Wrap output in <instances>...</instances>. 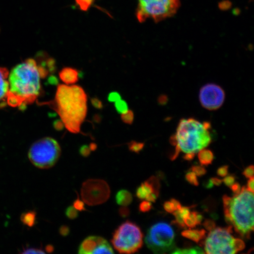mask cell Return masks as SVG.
<instances>
[{
  "label": "cell",
  "instance_id": "cell-44",
  "mask_svg": "<svg viewBox=\"0 0 254 254\" xmlns=\"http://www.w3.org/2000/svg\"><path fill=\"white\" fill-rule=\"evenodd\" d=\"M246 189L250 192H254V177L251 178L247 182Z\"/></svg>",
  "mask_w": 254,
  "mask_h": 254
},
{
  "label": "cell",
  "instance_id": "cell-49",
  "mask_svg": "<svg viewBox=\"0 0 254 254\" xmlns=\"http://www.w3.org/2000/svg\"><path fill=\"white\" fill-rule=\"evenodd\" d=\"M45 250L48 253H52L55 251V247L53 245H47Z\"/></svg>",
  "mask_w": 254,
  "mask_h": 254
},
{
  "label": "cell",
  "instance_id": "cell-17",
  "mask_svg": "<svg viewBox=\"0 0 254 254\" xmlns=\"http://www.w3.org/2000/svg\"><path fill=\"white\" fill-rule=\"evenodd\" d=\"M198 158L201 166H208L213 161L214 155L212 151L204 148L198 151Z\"/></svg>",
  "mask_w": 254,
  "mask_h": 254
},
{
  "label": "cell",
  "instance_id": "cell-8",
  "mask_svg": "<svg viewBox=\"0 0 254 254\" xmlns=\"http://www.w3.org/2000/svg\"><path fill=\"white\" fill-rule=\"evenodd\" d=\"M61 152V147L55 139L45 137L31 145L28 158L34 166L40 169H48L57 163Z\"/></svg>",
  "mask_w": 254,
  "mask_h": 254
},
{
  "label": "cell",
  "instance_id": "cell-16",
  "mask_svg": "<svg viewBox=\"0 0 254 254\" xmlns=\"http://www.w3.org/2000/svg\"><path fill=\"white\" fill-rule=\"evenodd\" d=\"M117 204L122 206L129 205L132 201V196L128 190H119L116 195Z\"/></svg>",
  "mask_w": 254,
  "mask_h": 254
},
{
  "label": "cell",
  "instance_id": "cell-53",
  "mask_svg": "<svg viewBox=\"0 0 254 254\" xmlns=\"http://www.w3.org/2000/svg\"><path fill=\"white\" fill-rule=\"evenodd\" d=\"M90 147L91 151H94L96 150V149L97 148V145L94 142L91 143L90 147Z\"/></svg>",
  "mask_w": 254,
  "mask_h": 254
},
{
  "label": "cell",
  "instance_id": "cell-50",
  "mask_svg": "<svg viewBox=\"0 0 254 254\" xmlns=\"http://www.w3.org/2000/svg\"><path fill=\"white\" fill-rule=\"evenodd\" d=\"M92 103L93 104L95 107L97 108H100V106H102L100 101L97 99H93V101H92Z\"/></svg>",
  "mask_w": 254,
  "mask_h": 254
},
{
  "label": "cell",
  "instance_id": "cell-25",
  "mask_svg": "<svg viewBox=\"0 0 254 254\" xmlns=\"http://www.w3.org/2000/svg\"><path fill=\"white\" fill-rule=\"evenodd\" d=\"M134 113L131 110L127 111L126 113L122 114V119L123 122L127 125H131L134 121Z\"/></svg>",
  "mask_w": 254,
  "mask_h": 254
},
{
  "label": "cell",
  "instance_id": "cell-43",
  "mask_svg": "<svg viewBox=\"0 0 254 254\" xmlns=\"http://www.w3.org/2000/svg\"><path fill=\"white\" fill-rule=\"evenodd\" d=\"M53 126L57 131H61L64 128V125L62 120H56L54 122Z\"/></svg>",
  "mask_w": 254,
  "mask_h": 254
},
{
  "label": "cell",
  "instance_id": "cell-15",
  "mask_svg": "<svg viewBox=\"0 0 254 254\" xmlns=\"http://www.w3.org/2000/svg\"><path fill=\"white\" fill-rule=\"evenodd\" d=\"M182 236L187 239L194 241L198 243L206 237V231L204 230H185L182 233Z\"/></svg>",
  "mask_w": 254,
  "mask_h": 254
},
{
  "label": "cell",
  "instance_id": "cell-42",
  "mask_svg": "<svg viewBox=\"0 0 254 254\" xmlns=\"http://www.w3.org/2000/svg\"><path fill=\"white\" fill-rule=\"evenodd\" d=\"M121 99L120 95L119 93H111L109 96V100L111 101V102H116L117 101H118Z\"/></svg>",
  "mask_w": 254,
  "mask_h": 254
},
{
  "label": "cell",
  "instance_id": "cell-10",
  "mask_svg": "<svg viewBox=\"0 0 254 254\" xmlns=\"http://www.w3.org/2000/svg\"><path fill=\"white\" fill-rule=\"evenodd\" d=\"M111 190L109 184L103 180H88L82 184L81 195L88 205H100L109 199Z\"/></svg>",
  "mask_w": 254,
  "mask_h": 254
},
{
  "label": "cell",
  "instance_id": "cell-33",
  "mask_svg": "<svg viewBox=\"0 0 254 254\" xmlns=\"http://www.w3.org/2000/svg\"><path fill=\"white\" fill-rule=\"evenodd\" d=\"M203 225L205 227V229L207 231H211L213 230L216 228V224L214 220H211V219H208L206 220Z\"/></svg>",
  "mask_w": 254,
  "mask_h": 254
},
{
  "label": "cell",
  "instance_id": "cell-19",
  "mask_svg": "<svg viewBox=\"0 0 254 254\" xmlns=\"http://www.w3.org/2000/svg\"><path fill=\"white\" fill-rule=\"evenodd\" d=\"M152 192H153V190H152L151 186L145 182L141 184V185L136 190V196L139 199H144L149 193Z\"/></svg>",
  "mask_w": 254,
  "mask_h": 254
},
{
  "label": "cell",
  "instance_id": "cell-27",
  "mask_svg": "<svg viewBox=\"0 0 254 254\" xmlns=\"http://www.w3.org/2000/svg\"><path fill=\"white\" fill-rule=\"evenodd\" d=\"M65 215L69 220H74L78 217V212L74 206H69L66 209Z\"/></svg>",
  "mask_w": 254,
  "mask_h": 254
},
{
  "label": "cell",
  "instance_id": "cell-13",
  "mask_svg": "<svg viewBox=\"0 0 254 254\" xmlns=\"http://www.w3.org/2000/svg\"><path fill=\"white\" fill-rule=\"evenodd\" d=\"M9 72L5 67H0V102L6 103V97L8 94L9 86L8 80Z\"/></svg>",
  "mask_w": 254,
  "mask_h": 254
},
{
  "label": "cell",
  "instance_id": "cell-21",
  "mask_svg": "<svg viewBox=\"0 0 254 254\" xmlns=\"http://www.w3.org/2000/svg\"><path fill=\"white\" fill-rule=\"evenodd\" d=\"M172 254H204L203 250L198 247L187 248V249H176L173 251Z\"/></svg>",
  "mask_w": 254,
  "mask_h": 254
},
{
  "label": "cell",
  "instance_id": "cell-34",
  "mask_svg": "<svg viewBox=\"0 0 254 254\" xmlns=\"http://www.w3.org/2000/svg\"><path fill=\"white\" fill-rule=\"evenodd\" d=\"M91 151L90 147H89L87 145L81 146L79 150V154L84 157H88L90 156V155L91 154Z\"/></svg>",
  "mask_w": 254,
  "mask_h": 254
},
{
  "label": "cell",
  "instance_id": "cell-37",
  "mask_svg": "<svg viewBox=\"0 0 254 254\" xmlns=\"http://www.w3.org/2000/svg\"><path fill=\"white\" fill-rule=\"evenodd\" d=\"M119 214L120 217L122 218H127L129 217L130 214V210L126 206H122L119 209Z\"/></svg>",
  "mask_w": 254,
  "mask_h": 254
},
{
  "label": "cell",
  "instance_id": "cell-24",
  "mask_svg": "<svg viewBox=\"0 0 254 254\" xmlns=\"http://www.w3.org/2000/svg\"><path fill=\"white\" fill-rule=\"evenodd\" d=\"M115 103L116 110L117 111H118L119 113L123 114L129 110L128 105H127V103L125 101L120 99L118 101H117Z\"/></svg>",
  "mask_w": 254,
  "mask_h": 254
},
{
  "label": "cell",
  "instance_id": "cell-7",
  "mask_svg": "<svg viewBox=\"0 0 254 254\" xmlns=\"http://www.w3.org/2000/svg\"><path fill=\"white\" fill-rule=\"evenodd\" d=\"M111 243L120 254L135 253L143 246L142 232L137 225L127 221L114 231Z\"/></svg>",
  "mask_w": 254,
  "mask_h": 254
},
{
  "label": "cell",
  "instance_id": "cell-30",
  "mask_svg": "<svg viewBox=\"0 0 254 254\" xmlns=\"http://www.w3.org/2000/svg\"><path fill=\"white\" fill-rule=\"evenodd\" d=\"M22 254H46L45 252L41 249H37V248H27V249H23V252H21Z\"/></svg>",
  "mask_w": 254,
  "mask_h": 254
},
{
  "label": "cell",
  "instance_id": "cell-52",
  "mask_svg": "<svg viewBox=\"0 0 254 254\" xmlns=\"http://www.w3.org/2000/svg\"><path fill=\"white\" fill-rule=\"evenodd\" d=\"M204 186L206 189H211L214 185L212 184L211 180L209 179L207 182L204 184Z\"/></svg>",
  "mask_w": 254,
  "mask_h": 254
},
{
  "label": "cell",
  "instance_id": "cell-41",
  "mask_svg": "<svg viewBox=\"0 0 254 254\" xmlns=\"http://www.w3.org/2000/svg\"><path fill=\"white\" fill-rule=\"evenodd\" d=\"M230 188L231 189V190H233L234 195L238 194L241 190L240 184L238 183H234Z\"/></svg>",
  "mask_w": 254,
  "mask_h": 254
},
{
  "label": "cell",
  "instance_id": "cell-35",
  "mask_svg": "<svg viewBox=\"0 0 254 254\" xmlns=\"http://www.w3.org/2000/svg\"><path fill=\"white\" fill-rule=\"evenodd\" d=\"M254 166H250L245 168L243 172V175L244 177L247 178L248 179H251V178L254 177Z\"/></svg>",
  "mask_w": 254,
  "mask_h": 254
},
{
  "label": "cell",
  "instance_id": "cell-46",
  "mask_svg": "<svg viewBox=\"0 0 254 254\" xmlns=\"http://www.w3.org/2000/svg\"><path fill=\"white\" fill-rule=\"evenodd\" d=\"M170 201L173 203L175 211L178 210V209H180L182 207V204H181V203L178 201V200L173 198L171 199Z\"/></svg>",
  "mask_w": 254,
  "mask_h": 254
},
{
  "label": "cell",
  "instance_id": "cell-11",
  "mask_svg": "<svg viewBox=\"0 0 254 254\" xmlns=\"http://www.w3.org/2000/svg\"><path fill=\"white\" fill-rule=\"evenodd\" d=\"M200 103L204 109L217 110L223 105L225 99V92L220 86L215 84L204 85L199 94Z\"/></svg>",
  "mask_w": 254,
  "mask_h": 254
},
{
  "label": "cell",
  "instance_id": "cell-51",
  "mask_svg": "<svg viewBox=\"0 0 254 254\" xmlns=\"http://www.w3.org/2000/svg\"><path fill=\"white\" fill-rule=\"evenodd\" d=\"M196 220H197L198 225L201 224L203 220V216L198 212L197 214H196Z\"/></svg>",
  "mask_w": 254,
  "mask_h": 254
},
{
  "label": "cell",
  "instance_id": "cell-23",
  "mask_svg": "<svg viewBox=\"0 0 254 254\" xmlns=\"http://www.w3.org/2000/svg\"><path fill=\"white\" fill-rule=\"evenodd\" d=\"M128 148L129 151L138 154L144 147V142H139L132 141L128 143Z\"/></svg>",
  "mask_w": 254,
  "mask_h": 254
},
{
  "label": "cell",
  "instance_id": "cell-14",
  "mask_svg": "<svg viewBox=\"0 0 254 254\" xmlns=\"http://www.w3.org/2000/svg\"><path fill=\"white\" fill-rule=\"evenodd\" d=\"M60 79L66 85H73L79 79V74L77 69L66 67L63 68L59 73Z\"/></svg>",
  "mask_w": 254,
  "mask_h": 254
},
{
  "label": "cell",
  "instance_id": "cell-36",
  "mask_svg": "<svg viewBox=\"0 0 254 254\" xmlns=\"http://www.w3.org/2000/svg\"><path fill=\"white\" fill-rule=\"evenodd\" d=\"M178 212L181 217H182L183 220L188 217L190 213V208L189 207H187V206H184V207H182L180 209H178Z\"/></svg>",
  "mask_w": 254,
  "mask_h": 254
},
{
  "label": "cell",
  "instance_id": "cell-48",
  "mask_svg": "<svg viewBox=\"0 0 254 254\" xmlns=\"http://www.w3.org/2000/svg\"><path fill=\"white\" fill-rule=\"evenodd\" d=\"M195 153H193V152H190V153H186L183 158L186 161H191L195 157Z\"/></svg>",
  "mask_w": 254,
  "mask_h": 254
},
{
  "label": "cell",
  "instance_id": "cell-20",
  "mask_svg": "<svg viewBox=\"0 0 254 254\" xmlns=\"http://www.w3.org/2000/svg\"><path fill=\"white\" fill-rule=\"evenodd\" d=\"M146 182L150 184L151 186L152 190H153V193H155L157 196H159V193H160L161 188V184L159 178L155 176H151L146 181Z\"/></svg>",
  "mask_w": 254,
  "mask_h": 254
},
{
  "label": "cell",
  "instance_id": "cell-2",
  "mask_svg": "<svg viewBox=\"0 0 254 254\" xmlns=\"http://www.w3.org/2000/svg\"><path fill=\"white\" fill-rule=\"evenodd\" d=\"M48 70L38 65L36 60L28 59L12 69L8 76L9 93L20 101V110L33 104L41 90V78L47 77Z\"/></svg>",
  "mask_w": 254,
  "mask_h": 254
},
{
  "label": "cell",
  "instance_id": "cell-32",
  "mask_svg": "<svg viewBox=\"0 0 254 254\" xmlns=\"http://www.w3.org/2000/svg\"><path fill=\"white\" fill-rule=\"evenodd\" d=\"M73 206L79 211H86V208L85 207L84 202L82 201L80 199L78 198L73 203Z\"/></svg>",
  "mask_w": 254,
  "mask_h": 254
},
{
  "label": "cell",
  "instance_id": "cell-26",
  "mask_svg": "<svg viewBox=\"0 0 254 254\" xmlns=\"http://www.w3.org/2000/svg\"><path fill=\"white\" fill-rule=\"evenodd\" d=\"M186 180L187 181V182H189L192 186H199L197 177H196V175L192 172V171H190V172H189L186 175Z\"/></svg>",
  "mask_w": 254,
  "mask_h": 254
},
{
  "label": "cell",
  "instance_id": "cell-4",
  "mask_svg": "<svg viewBox=\"0 0 254 254\" xmlns=\"http://www.w3.org/2000/svg\"><path fill=\"white\" fill-rule=\"evenodd\" d=\"M210 123L200 122L194 119H183L180 121L175 134L178 147L185 153L196 152L204 149L212 141L209 129Z\"/></svg>",
  "mask_w": 254,
  "mask_h": 254
},
{
  "label": "cell",
  "instance_id": "cell-29",
  "mask_svg": "<svg viewBox=\"0 0 254 254\" xmlns=\"http://www.w3.org/2000/svg\"><path fill=\"white\" fill-rule=\"evenodd\" d=\"M152 207V205L151 202L143 201L139 204V210L142 212H147L150 211Z\"/></svg>",
  "mask_w": 254,
  "mask_h": 254
},
{
  "label": "cell",
  "instance_id": "cell-40",
  "mask_svg": "<svg viewBox=\"0 0 254 254\" xmlns=\"http://www.w3.org/2000/svg\"><path fill=\"white\" fill-rule=\"evenodd\" d=\"M69 232H70V229H69L67 225H62L59 228V233L63 237L68 236Z\"/></svg>",
  "mask_w": 254,
  "mask_h": 254
},
{
  "label": "cell",
  "instance_id": "cell-1",
  "mask_svg": "<svg viewBox=\"0 0 254 254\" xmlns=\"http://www.w3.org/2000/svg\"><path fill=\"white\" fill-rule=\"evenodd\" d=\"M50 104L69 132H80L87 113V96L83 88L76 85H59Z\"/></svg>",
  "mask_w": 254,
  "mask_h": 254
},
{
  "label": "cell",
  "instance_id": "cell-28",
  "mask_svg": "<svg viewBox=\"0 0 254 254\" xmlns=\"http://www.w3.org/2000/svg\"><path fill=\"white\" fill-rule=\"evenodd\" d=\"M190 171L194 173L196 176L202 177L206 173L205 168L202 166H193L190 169Z\"/></svg>",
  "mask_w": 254,
  "mask_h": 254
},
{
  "label": "cell",
  "instance_id": "cell-31",
  "mask_svg": "<svg viewBox=\"0 0 254 254\" xmlns=\"http://www.w3.org/2000/svg\"><path fill=\"white\" fill-rule=\"evenodd\" d=\"M224 180H222V182H224L225 186H227L228 187H230L233 185V184L236 182V177L234 174L227 175V176H225Z\"/></svg>",
  "mask_w": 254,
  "mask_h": 254
},
{
  "label": "cell",
  "instance_id": "cell-3",
  "mask_svg": "<svg viewBox=\"0 0 254 254\" xmlns=\"http://www.w3.org/2000/svg\"><path fill=\"white\" fill-rule=\"evenodd\" d=\"M254 192L246 187H243L240 192L233 197L226 195L222 197L225 221L247 239L254 231Z\"/></svg>",
  "mask_w": 254,
  "mask_h": 254
},
{
  "label": "cell",
  "instance_id": "cell-22",
  "mask_svg": "<svg viewBox=\"0 0 254 254\" xmlns=\"http://www.w3.org/2000/svg\"><path fill=\"white\" fill-rule=\"evenodd\" d=\"M196 214H197V212L196 211L190 212L188 217L184 219V222L187 227L192 228H195L198 225Z\"/></svg>",
  "mask_w": 254,
  "mask_h": 254
},
{
  "label": "cell",
  "instance_id": "cell-18",
  "mask_svg": "<svg viewBox=\"0 0 254 254\" xmlns=\"http://www.w3.org/2000/svg\"><path fill=\"white\" fill-rule=\"evenodd\" d=\"M37 213L33 211L25 212L21 215V221L25 226L33 227L36 222Z\"/></svg>",
  "mask_w": 254,
  "mask_h": 254
},
{
  "label": "cell",
  "instance_id": "cell-5",
  "mask_svg": "<svg viewBox=\"0 0 254 254\" xmlns=\"http://www.w3.org/2000/svg\"><path fill=\"white\" fill-rule=\"evenodd\" d=\"M232 227L217 228L210 231L204 243L205 253L209 254H233L245 249V243L232 236Z\"/></svg>",
  "mask_w": 254,
  "mask_h": 254
},
{
  "label": "cell",
  "instance_id": "cell-45",
  "mask_svg": "<svg viewBox=\"0 0 254 254\" xmlns=\"http://www.w3.org/2000/svg\"><path fill=\"white\" fill-rule=\"evenodd\" d=\"M158 197V196H157L155 193L152 192L150 193H149V194L146 196L145 199H147V201H150L151 202H155L156 201V200L157 198Z\"/></svg>",
  "mask_w": 254,
  "mask_h": 254
},
{
  "label": "cell",
  "instance_id": "cell-6",
  "mask_svg": "<svg viewBox=\"0 0 254 254\" xmlns=\"http://www.w3.org/2000/svg\"><path fill=\"white\" fill-rule=\"evenodd\" d=\"M180 6V0H138L136 18L141 23L148 19L158 23L173 17Z\"/></svg>",
  "mask_w": 254,
  "mask_h": 254
},
{
  "label": "cell",
  "instance_id": "cell-9",
  "mask_svg": "<svg viewBox=\"0 0 254 254\" xmlns=\"http://www.w3.org/2000/svg\"><path fill=\"white\" fill-rule=\"evenodd\" d=\"M175 233L172 227L161 222L152 225L145 238L148 249L155 254H165L176 249Z\"/></svg>",
  "mask_w": 254,
  "mask_h": 254
},
{
  "label": "cell",
  "instance_id": "cell-12",
  "mask_svg": "<svg viewBox=\"0 0 254 254\" xmlns=\"http://www.w3.org/2000/svg\"><path fill=\"white\" fill-rule=\"evenodd\" d=\"M106 240L101 237H88L79 245L78 253L81 254H94L98 247Z\"/></svg>",
  "mask_w": 254,
  "mask_h": 254
},
{
  "label": "cell",
  "instance_id": "cell-47",
  "mask_svg": "<svg viewBox=\"0 0 254 254\" xmlns=\"http://www.w3.org/2000/svg\"><path fill=\"white\" fill-rule=\"evenodd\" d=\"M212 184L215 186H220L222 183V180L217 177H213L210 179Z\"/></svg>",
  "mask_w": 254,
  "mask_h": 254
},
{
  "label": "cell",
  "instance_id": "cell-38",
  "mask_svg": "<svg viewBox=\"0 0 254 254\" xmlns=\"http://www.w3.org/2000/svg\"><path fill=\"white\" fill-rule=\"evenodd\" d=\"M228 169H229V167L226 165L219 168L217 171L218 176L221 177L227 176L228 174Z\"/></svg>",
  "mask_w": 254,
  "mask_h": 254
},
{
  "label": "cell",
  "instance_id": "cell-39",
  "mask_svg": "<svg viewBox=\"0 0 254 254\" xmlns=\"http://www.w3.org/2000/svg\"><path fill=\"white\" fill-rule=\"evenodd\" d=\"M163 206L165 211L168 212V213L173 214V212L175 211L174 205L171 201L165 202Z\"/></svg>",
  "mask_w": 254,
  "mask_h": 254
}]
</instances>
